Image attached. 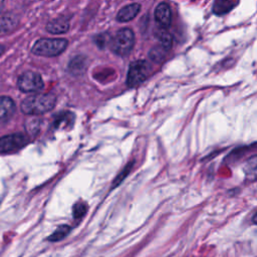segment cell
<instances>
[{
	"mask_svg": "<svg viewBox=\"0 0 257 257\" xmlns=\"http://www.w3.org/2000/svg\"><path fill=\"white\" fill-rule=\"evenodd\" d=\"M56 103V96L52 93H39L26 97L21 102V110L25 114L37 115L51 110Z\"/></svg>",
	"mask_w": 257,
	"mask_h": 257,
	"instance_id": "6da1fadb",
	"label": "cell"
},
{
	"mask_svg": "<svg viewBox=\"0 0 257 257\" xmlns=\"http://www.w3.org/2000/svg\"><path fill=\"white\" fill-rule=\"evenodd\" d=\"M68 45L63 38H41L32 46V53L40 56H56L62 53Z\"/></svg>",
	"mask_w": 257,
	"mask_h": 257,
	"instance_id": "7a4b0ae2",
	"label": "cell"
},
{
	"mask_svg": "<svg viewBox=\"0 0 257 257\" xmlns=\"http://www.w3.org/2000/svg\"><path fill=\"white\" fill-rule=\"evenodd\" d=\"M135 45V34L132 29L122 28L118 30L110 41L111 50L119 55H127Z\"/></svg>",
	"mask_w": 257,
	"mask_h": 257,
	"instance_id": "3957f363",
	"label": "cell"
},
{
	"mask_svg": "<svg viewBox=\"0 0 257 257\" xmlns=\"http://www.w3.org/2000/svg\"><path fill=\"white\" fill-rule=\"evenodd\" d=\"M149 74V66L148 63L144 60H137L131 63L127 76H126V84L130 87H136L140 85Z\"/></svg>",
	"mask_w": 257,
	"mask_h": 257,
	"instance_id": "277c9868",
	"label": "cell"
},
{
	"mask_svg": "<svg viewBox=\"0 0 257 257\" xmlns=\"http://www.w3.org/2000/svg\"><path fill=\"white\" fill-rule=\"evenodd\" d=\"M17 85L18 88L23 92H35L41 90L44 86V83L38 73L27 71L18 77Z\"/></svg>",
	"mask_w": 257,
	"mask_h": 257,
	"instance_id": "5b68a950",
	"label": "cell"
},
{
	"mask_svg": "<svg viewBox=\"0 0 257 257\" xmlns=\"http://www.w3.org/2000/svg\"><path fill=\"white\" fill-rule=\"evenodd\" d=\"M28 143L27 136L16 133L0 138V153H9L24 147Z\"/></svg>",
	"mask_w": 257,
	"mask_h": 257,
	"instance_id": "8992f818",
	"label": "cell"
},
{
	"mask_svg": "<svg viewBox=\"0 0 257 257\" xmlns=\"http://www.w3.org/2000/svg\"><path fill=\"white\" fill-rule=\"evenodd\" d=\"M155 19L159 25L167 28L172 21V13L167 3H161L155 10Z\"/></svg>",
	"mask_w": 257,
	"mask_h": 257,
	"instance_id": "52a82bcc",
	"label": "cell"
},
{
	"mask_svg": "<svg viewBox=\"0 0 257 257\" xmlns=\"http://www.w3.org/2000/svg\"><path fill=\"white\" fill-rule=\"evenodd\" d=\"M16 108L14 100L9 96H0V123L9 119Z\"/></svg>",
	"mask_w": 257,
	"mask_h": 257,
	"instance_id": "ba28073f",
	"label": "cell"
},
{
	"mask_svg": "<svg viewBox=\"0 0 257 257\" xmlns=\"http://www.w3.org/2000/svg\"><path fill=\"white\" fill-rule=\"evenodd\" d=\"M140 10H141V5L139 3H133L130 5H126L118 11L116 15V20L119 22L131 21L139 14Z\"/></svg>",
	"mask_w": 257,
	"mask_h": 257,
	"instance_id": "9c48e42d",
	"label": "cell"
},
{
	"mask_svg": "<svg viewBox=\"0 0 257 257\" xmlns=\"http://www.w3.org/2000/svg\"><path fill=\"white\" fill-rule=\"evenodd\" d=\"M69 29L68 19L64 17H59L49 21L46 25V30L52 34L65 33Z\"/></svg>",
	"mask_w": 257,
	"mask_h": 257,
	"instance_id": "30bf717a",
	"label": "cell"
},
{
	"mask_svg": "<svg viewBox=\"0 0 257 257\" xmlns=\"http://www.w3.org/2000/svg\"><path fill=\"white\" fill-rule=\"evenodd\" d=\"M74 122V114L70 111H63L59 113L54 120V126L56 128H69Z\"/></svg>",
	"mask_w": 257,
	"mask_h": 257,
	"instance_id": "8fae6325",
	"label": "cell"
},
{
	"mask_svg": "<svg viewBox=\"0 0 257 257\" xmlns=\"http://www.w3.org/2000/svg\"><path fill=\"white\" fill-rule=\"evenodd\" d=\"M232 7H233L232 0H217L214 4L213 11L215 14L222 15V14L228 12Z\"/></svg>",
	"mask_w": 257,
	"mask_h": 257,
	"instance_id": "7c38bea8",
	"label": "cell"
},
{
	"mask_svg": "<svg viewBox=\"0 0 257 257\" xmlns=\"http://www.w3.org/2000/svg\"><path fill=\"white\" fill-rule=\"evenodd\" d=\"M69 232H70V227L68 225H61L48 237V240L52 242L59 241L63 239Z\"/></svg>",
	"mask_w": 257,
	"mask_h": 257,
	"instance_id": "4fadbf2b",
	"label": "cell"
},
{
	"mask_svg": "<svg viewBox=\"0 0 257 257\" xmlns=\"http://www.w3.org/2000/svg\"><path fill=\"white\" fill-rule=\"evenodd\" d=\"M158 37H159V40L161 42V46L164 49L169 50L171 48L172 42H173V38H172L171 34L168 33L167 31H161V32H159Z\"/></svg>",
	"mask_w": 257,
	"mask_h": 257,
	"instance_id": "5bb4252c",
	"label": "cell"
},
{
	"mask_svg": "<svg viewBox=\"0 0 257 257\" xmlns=\"http://www.w3.org/2000/svg\"><path fill=\"white\" fill-rule=\"evenodd\" d=\"M86 211H87V206L84 203L79 202L73 206L72 214L75 219H81L86 214Z\"/></svg>",
	"mask_w": 257,
	"mask_h": 257,
	"instance_id": "9a60e30c",
	"label": "cell"
},
{
	"mask_svg": "<svg viewBox=\"0 0 257 257\" xmlns=\"http://www.w3.org/2000/svg\"><path fill=\"white\" fill-rule=\"evenodd\" d=\"M13 25H16V22H13V17L4 16L0 19V30L7 31L13 28Z\"/></svg>",
	"mask_w": 257,
	"mask_h": 257,
	"instance_id": "2e32d148",
	"label": "cell"
},
{
	"mask_svg": "<svg viewBox=\"0 0 257 257\" xmlns=\"http://www.w3.org/2000/svg\"><path fill=\"white\" fill-rule=\"evenodd\" d=\"M132 167H133V163H130V164H127L126 165V167L121 171V173H119L118 174V176L114 179V181H113V185H112V187L114 188L115 186H117L124 178H125V176L130 173V171H131V169H132Z\"/></svg>",
	"mask_w": 257,
	"mask_h": 257,
	"instance_id": "e0dca14e",
	"label": "cell"
},
{
	"mask_svg": "<svg viewBox=\"0 0 257 257\" xmlns=\"http://www.w3.org/2000/svg\"><path fill=\"white\" fill-rule=\"evenodd\" d=\"M4 52V47L2 45H0V55Z\"/></svg>",
	"mask_w": 257,
	"mask_h": 257,
	"instance_id": "ac0fdd59",
	"label": "cell"
}]
</instances>
